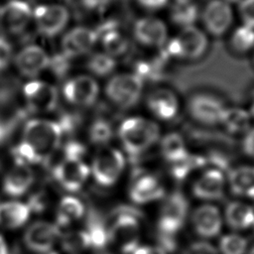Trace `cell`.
I'll use <instances>...</instances> for the list:
<instances>
[{
  "mask_svg": "<svg viewBox=\"0 0 254 254\" xmlns=\"http://www.w3.org/2000/svg\"><path fill=\"white\" fill-rule=\"evenodd\" d=\"M253 225H254V224H253Z\"/></svg>",
  "mask_w": 254,
  "mask_h": 254,
  "instance_id": "obj_58",
  "label": "cell"
},
{
  "mask_svg": "<svg viewBox=\"0 0 254 254\" xmlns=\"http://www.w3.org/2000/svg\"><path fill=\"white\" fill-rule=\"evenodd\" d=\"M243 150L246 155L254 159V127L250 128L243 140Z\"/></svg>",
  "mask_w": 254,
  "mask_h": 254,
  "instance_id": "obj_46",
  "label": "cell"
},
{
  "mask_svg": "<svg viewBox=\"0 0 254 254\" xmlns=\"http://www.w3.org/2000/svg\"><path fill=\"white\" fill-rule=\"evenodd\" d=\"M24 112L21 110L12 113H0V145L3 144L12 134L20 120L23 118Z\"/></svg>",
  "mask_w": 254,
  "mask_h": 254,
  "instance_id": "obj_39",
  "label": "cell"
},
{
  "mask_svg": "<svg viewBox=\"0 0 254 254\" xmlns=\"http://www.w3.org/2000/svg\"><path fill=\"white\" fill-rule=\"evenodd\" d=\"M31 208L28 203L20 201H7L0 203V226L17 228L29 218Z\"/></svg>",
  "mask_w": 254,
  "mask_h": 254,
  "instance_id": "obj_26",
  "label": "cell"
},
{
  "mask_svg": "<svg viewBox=\"0 0 254 254\" xmlns=\"http://www.w3.org/2000/svg\"><path fill=\"white\" fill-rule=\"evenodd\" d=\"M0 254H8V249L4 238L0 235Z\"/></svg>",
  "mask_w": 254,
  "mask_h": 254,
  "instance_id": "obj_50",
  "label": "cell"
},
{
  "mask_svg": "<svg viewBox=\"0 0 254 254\" xmlns=\"http://www.w3.org/2000/svg\"><path fill=\"white\" fill-rule=\"evenodd\" d=\"M84 154L85 148L77 142H69L64 147V158L82 160Z\"/></svg>",
  "mask_w": 254,
  "mask_h": 254,
  "instance_id": "obj_45",
  "label": "cell"
},
{
  "mask_svg": "<svg viewBox=\"0 0 254 254\" xmlns=\"http://www.w3.org/2000/svg\"><path fill=\"white\" fill-rule=\"evenodd\" d=\"M64 134V129L59 122L32 119L23 130V140L37 155L39 162H47L59 148Z\"/></svg>",
  "mask_w": 254,
  "mask_h": 254,
  "instance_id": "obj_1",
  "label": "cell"
},
{
  "mask_svg": "<svg viewBox=\"0 0 254 254\" xmlns=\"http://www.w3.org/2000/svg\"><path fill=\"white\" fill-rule=\"evenodd\" d=\"M86 232L88 233L91 247L96 250H101L106 247L108 243V230L99 216L94 212L89 214Z\"/></svg>",
  "mask_w": 254,
  "mask_h": 254,
  "instance_id": "obj_33",
  "label": "cell"
},
{
  "mask_svg": "<svg viewBox=\"0 0 254 254\" xmlns=\"http://www.w3.org/2000/svg\"><path fill=\"white\" fill-rule=\"evenodd\" d=\"M27 107L32 112H50L59 101L58 89L51 83L33 79L23 86Z\"/></svg>",
  "mask_w": 254,
  "mask_h": 254,
  "instance_id": "obj_11",
  "label": "cell"
},
{
  "mask_svg": "<svg viewBox=\"0 0 254 254\" xmlns=\"http://www.w3.org/2000/svg\"><path fill=\"white\" fill-rule=\"evenodd\" d=\"M249 254H254V247L250 250V252H249Z\"/></svg>",
  "mask_w": 254,
  "mask_h": 254,
  "instance_id": "obj_54",
  "label": "cell"
},
{
  "mask_svg": "<svg viewBox=\"0 0 254 254\" xmlns=\"http://www.w3.org/2000/svg\"><path fill=\"white\" fill-rule=\"evenodd\" d=\"M251 116L249 111H246L240 107H226L220 124L230 133H242L247 132L250 129Z\"/></svg>",
  "mask_w": 254,
  "mask_h": 254,
  "instance_id": "obj_28",
  "label": "cell"
},
{
  "mask_svg": "<svg viewBox=\"0 0 254 254\" xmlns=\"http://www.w3.org/2000/svg\"><path fill=\"white\" fill-rule=\"evenodd\" d=\"M125 160L120 151L113 147L102 146L95 154L92 162V174L101 186H112L120 177Z\"/></svg>",
  "mask_w": 254,
  "mask_h": 254,
  "instance_id": "obj_8",
  "label": "cell"
},
{
  "mask_svg": "<svg viewBox=\"0 0 254 254\" xmlns=\"http://www.w3.org/2000/svg\"><path fill=\"white\" fill-rule=\"evenodd\" d=\"M34 182V173L29 165L15 163L3 181L4 191L12 196L25 193Z\"/></svg>",
  "mask_w": 254,
  "mask_h": 254,
  "instance_id": "obj_23",
  "label": "cell"
},
{
  "mask_svg": "<svg viewBox=\"0 0 254 254\" xmlns=\"http://www.w3.org/2000/svg\"><path fill=\"white\" fill-rule=\"evenodd\" d=\"M164 187L153 175L139 176L130 189V197L136 203H148L164 196Z\"/></svg>",
  "mask_w": 254,
  "mask_h": 254,
  "instance_id": "obj_22",
  "label": "cell"
},
{
  "mask_svg": "<svg viewBox=\"0 0 254 254\" xmlns=\"http://www.w3.org/2000/svg\"><path fill=\"white\" fill-rule=\"evenodd\" d=\"M208 46L206 33L195 26H190L181 29L178 35L169 39L161 49V55L166 60L194 62L204 57Z\"/></svg>",
  "mask_w": 254,
  "mask_h": 254,
  "instance_id": "obj_2",
  "label": "cell"
},
{
  "mask_svg": "<svg viewBox=\"0 0 254 254\" xmlns=\"http://www.w3.org/2000/svg\"><path fill=\"white\" fill-rule=\"evenodd\" d=\"M184 254H218L217 250L207 242H195L190 244Z\"/></svg>",
  "mask_w": 254,
  "mask_h": 254,
  "instance_id": "obj_44",
  "label": "cell"
},
{
  "mask_svg": "<svg viewBox=\"0 0 254 254\" xmlns=\"http://www.w3.org/2000/svg\"><path fill=\"white\" fill-rule=\"evenodd\" d=\"M90 170L82 160L64 158L54 169V177L68 191L78 190L89 176Z\"/></svg>",
  "mask_w": 254,
  "mask_h": 254,
  "instance_id": "obj_14",
  "label": "cell"
},
{
  "mask_svg": "<svg viewBox=\"0 0 254 254\" xmlns=\"http://www.w3.org/2000/svg\"><path fill=\"white\" fill-rule=\"evenodd\" d=\"M205 33L219 38L224 36L233 25L234 13L226 0H209L199 14Z\"/></svg>",
  "mask_w": 254,
  "mask_h": 254,
  "instance_id": "obj_9",
  "label": "cell"
},
{
  "mask_svg": "<svg viewBox=\"0 0 254 254\" xmlns=\"http://www.w3.org/2000/svg\"><path fill=\"white\" fill-rule=\"evenodd\" d=\"M225 179L217 169L205 171L193 184L192 194L203 200H215L223 196Z\"/></svg>",
  "mask_w": 254,
  "mask_h": 254,
  "instance_id": "obj_21",
  "label": "cell"
},
{
  "mask_svg": "<svg viewBox=\"0 0 254 254\" xmlns=\"http://www.w3.org/2000/svg\"><path fill=\"white\" fill-rule=\"evenodd\" d=\"M194 231L203 238L216 236L222 226V219L218 208L212 204H202L192 213Z\"/></svg>",
  "mask_w": 254,
  "mask_h": 254,
  "instance_id": "obj_20",
  "label": "cell"
},
{
  "mask_svg": "<svg viewBox=\"0 0 254 254\" xmlns=\"http://www.w3.org/2000/svg\"><path fill=\"white\" fill-rule=\"evenodd\" d=\"M96 31L104 49V53L115 59L116 57L123 56L127 52L129 42L125 36L116 29L114 23L108 22Z\"/></svg>",
  "mask_w": 254,
  "mask_h": 254,
  "instance_id": "obj_24",
  "label": "cell"
},
{
  "mask_svg": "<svg viewBox=\"0 0 254 254\" xmlns=\"http://www.w3.org/2000/svg\"><path fill=\"white\" fill-rule=\"evenodd\" d=\"M146 104L148 109L160 120L174 119L180 109V101L176 92L169 87H158L150 91Z\"/></svg>",
  "mask_w": 254,
  "mask_h": 254,
  "instance_id": "obj_17",
  "label": "cell"
},
{
  "mask_svg": "<svg viewBox=\"0 0 254 254\" xmlns=\"http://www.w3.org/2000/svg\"><path fill=\"white\" fill-rule=\"evenodd\" d=\"M138 3L148 10H160L164 8L169 0H137Z\"/></svg>",
  "mask_w": 254,
  "mask_h": 254,
  "instance_id": "obj_47",
  "label": "cell"
},
{
  "mask_svg": "<svg viewBox=\"0 0 254 254\" xmlns=\"http://www.w3.org/2000/svg\"><path fill=\"white\" fill-rule=\"evenodd\" d=\"M33 18V10L23 0H11L0 8V28L9 34H20Z\"/></svg>",
  "mask_w": 254,
  "mask_h": 254,
  "instance_id": "obj_15",
  "label": "cell"
},
{
  "mask_svg": "<svg viewBox=\"0 0 254 254\" xmlns=\"http://www.w3.org/2000/svg\"><path fill=\"white\" fill-rule=\"evenodd\" d=\"M38 31L46 37H55L67 25L69 13L67 9L60 4H42L33 10Z\"/></svg>",
  "mask_w": 254,
  "mask_h": 254,
  "instance_id": "obj_10",
  "label": "cell"
},
{
  "mask_svg": "<svg viewBox=\"0 0 254 254\" xmlns=\"http://www.w3.org/2000/svg\"><path fill=\"white\" fill-rule=\"evenodd\" d=\"M226 107L220 96L209 91H197L188 100L189 114L193 120L203 125L220 124Z\"/></svg>",
  "mask_w": 254,
  "mask_h": 254,
  "instance_id": "obj_7",
  "label": "cell"
},
{
  "mask_svg": "<svg viewBox=\"0 0 254 254\" xmlns=\"http://www.w3.org/2000/svg\"><path fill=\"white\" fill-rule=\"evenodd\" d=\"M84 213L83 203L76 197L73 196H64L62 198L57 214L58 227L66 226L74 220L79 219Z\"/></svg>",
  "mask_w": 254,
  "mask_h": 254,
  "instance_id": "obj_30",
  "label": "cell"
},
{
  "mask_svg": "<svg viewBox=\"0 0 254 254\" xmlns=\"http://www.w3.org/2000/svg\"><path fill=\"white\" fill-rule=\"evenodd\" d=\"M70 66V59L67 58L63 53L55 55L50 58V64L48 68H50L53 73L58 77H63L66 74Z\"/></svg>",
  "mask_w": 254,
  "mask_h": 254,
  "instance_id": "obj_41",
  "label": "cell"
},
{
  "mask_svg": "<svg viewBox=\"0 0 254 254\" xmlns=\"http://www.w3.org/2000/svg\"><path fill=\"white\" fill-rule=\"evenodd\" d=\"M82 4L88 9H100L111 0H81Z\"/></svg>",
  "mask_w": 254,
  "mask_h": 254,
  "instance_id": "obj_49",
  "label": "cell"
},
{
  "mask_svg": "<svg viewBox=\"0 0 254 254\" xmlns=\"http://www.w3.org/2000/svg\"><path fill=\"white\" fill-rule=\"evenodd\" d=\"M112 137V127L109 121L104 119L95 120L89 129L90 140L99 145H104Z\"/></svg>",
  "mask_w": 254,
  "mask_h": 254,
  "instance_id": "obj_38",
  "label": "cell"
},
{
  "mask_svg": "<svg viewBox=\"0 0 254 254\" xmlns=\"http://www.w3.org/2000/svg\"><path fill=\"white\" fill-rule=\"evenodd\" d=\"M105 248H106V247H105ZM105 248H103V249H101V250H97V251H98V254H111L110 252L106 251Z\"/></svg>",
  "mask_w": 254,
  "mask_h": 254,
  "instance_id": "obj_53",
  "label": "cell"
},
{
  "mask_svg": "<svg viewBox=\"0 0 254 254\" xmlns=\"http://www.w3.org/2000/svg\"><path fill=\"white\" fill-rule=\"evenodd\" d=\"M249 113H250L251 118H254V99H252V105H251V107H250Z\"/></svg>",
  "mask_w": 254,
  "mask_h": 254,
  "instance_id": "obj_52",
  "label": "cell"
},
{
  "mask_svg": "<svg viewBox=\"0 0 254 254\" xmlns=\"http://www.w3.org/2000/svg\"><path fill=\"white\" fill-rule=\"evenodd\" d=\"M133 34L138 43L149 48L162 49L169 40L167 24L155 16L138 19L134 24Z\"/></svg>",
  "mask_w": 254,
  "mask_h": 254,
  "instance_id": "obj_13",
  "label": "cell"
},
{
  "mask_svg": "<svg viewBox=\"0 0 254 254\" xmlns=\"http://www.w3.org/2000/svg\"><path fill=\"white\" fill-rule=\"evenodd\" d=\"M59 237L60 229L57 225L47 221H36L27 228L24 234V242L33 251L48 253Z\"/></svg>",
  "mask_w": 254,
  "mask_h": 254,
  "instance_id": "obj_16",
  "label": "cell"
},
{
  "mask_svg": "<svg viewBox=\"0 0 254 254\" xmlns=\"http://www.w3.org/2000/svg\"><path fill=\"white\" fill-rule=\"evenodd\" d=\"M63 248L71 254L79 253L91 247L90 239L86 230L71 231L64 235L62 239Z\"/></svg>",
  "mask_w": 254,
  "mask_h": 254,
  "instance_id": "obj_35",
  "label": "cell"
},
{
  "mask_svg": "<svg viewBox=\"0 0 254 254\" xmlns=\"http://www.w3.org/2000/svg\"><path fill=\"white\" fill-rule=\"evenodd\" d=\"M228 183L234 194L254 198V167L241 166L231 170Z\"/></svg>",
  "mask_w": 254,
  "mask_h": 254,
  "instance_id": "obj_25",
  "label": "cell"
},
{
  "mask_svg": "<svg viewBox=\"0 0 254 254\" xmlns=\"http://www.w3.org/2000/svg\"><path fill=\"white\" fill-rule=\"evenodd\" d=\"M238 14L243 25L254 29V0H240Z\"/></svg>",
  "mask_w": 254,
  "mask_h": 254,
  "instance_id": "obj_42",
  "label": "cell"
},
{
  "mask_svg": "<svg viewBox=\"0 0 254 254\" xmlns=\"http://www.w3.org/2000/svg\"><path fill=\"white\" fill-rule=\"evenodd\" d=\"M98 33L86 27H75L69 30L62 40V53L72 59L88 53L98 41Z\"/></svg>",
  "mask_w": 254,
  "mask_h": 254,
  "instance_id": "obj_19",
  "label": "cell"
},
{
  "mask_svg": "<svg viewBox=\"0 0 254 254\" xmlns=\"http://www.w3.org/2000/svg\"><path fill=\"white\" fill-rule=\"evenodd\" d=\"M252 99H254V89H253V91H252Z\"/></svg>",
  "mask_w": 254,
  "mask_h": 254,
  "instance_id": "obj_56",
  "label": "cell"
},
{
  "mask_svg": "<svg viewBox=\"0 0 254 254\" xmlns=\"http://www.w3.org/2000/svg\"><path fill=\"white\" fill-rule=\"evenodd\" d=\"M225 220L235 230H243L254 224V209L241 201H232L225 208Z\"/></svg>",
  "mask_w": 254,
  "mask_h": 254,
  "instance_id": "obj_27",
  "label": "cell"
},
{
  "mask_svg": "<svg viewBox=\"0 0 254 254\" xmlns=\"http://www.w3.org/2000/svg\"><path fill=\"white\" fill-rule=\"evenodd\" d=\"M204 162L205 160L203 157L189 153L183 160L171 165L172 174L176 179L183 180L191 171L201 167L204 164Z\"/></svg>",
  "mask_w": 254,
  "mask_h": 254,
  "instance_id": "obj_36",
  "label": "cell"
},
{
  "mask_svg": "<svg viewBox=\"0 0 254 254\" xmlns=\"http://www.w3.org/2000/svg\"><path fill=\"white\" fill-rule=\"evenodd\" d=\"M132 254H166L165 250L157 246H139Z\"/></svg>",
  "mask_w": 254,
  "mask_h": 254,
  "instance_id": "obj_48",
  "label": "cell"
},
{
  "mask_svg": "<svg viewBox=\"0 0 254 254\" xmlns=\"http://www.w3.org/2000/svg\"><path fill=\"white\" fill-rule=\"evenodd\" d=\"M14 63L22 75L32 78L48 68L50 56L43 48L37 45H29L15 56Z\"/></svg>",
  "mask_w": 254,
  "mask_h": 254,
  "instance_id": "obj_18",
  "label": "cell"
},
{
  "mask_svg": "<svg viewBox=\"0 0 254 254\" xmlns=\"http://www.w3.org/2000/svg\"><path fill=\"white\" fill-rule=\"evenodd\" d=\"M161 153L171 165L183 160L189 154L183 137L178 133H169L162 139Z\"/></svg>",
  "mask_w": 254,
  "mask_h": 254,
  "instance_id": "obj_29",
  "label": "cell"
},
{
  "mask_svg": "<svg viewBox=\"0 0 254 254\" xmlns=\"http://www.w3.org/2000/svg\"><path fill=\"white\" fill-rule=\"evenodd\" d=\"M247 240L238 234H227L220 238L219 251L221 254H245Z\"/></svg>",
  "mask_w": 254,
  "mask_h": 254,
  "instance_id": "obj_37",
  "label": "cell"
},
{
  "mask_svg": "<svg viewBox=\"0 0 254 254\" xmlns=\"http://www.w3.org/2000/svg\"><path fill=\"white\" fill-rule=\"evenodd\" d=\"M12 47L3 37H0V73L8 66L12 60Z\"/></svg>",
  "mask_w": 254,
  "mask_h": 254,
  "instance_id": "obj_43",
  "label": "cell"
},
{
  "mask_svg": "<svg viewBox=\"0 0 254 254\" xmlns=\"http://www.w3.org/2000/svg\"><path fill=\"white\" fill-rule=\"evenodd\" d=\"M200 11L194 2L177 4L174 3L170 11V19L172 23L181 29L194 26L199 18Z\"/></svg>",
  "mask_w": 254,
  "mask_h": 254,
  "instance_id": "obj_31",
  "label": "cell"
},
{
  "mask_svg": "<svg viewBox=\"0 0 254 254\" xmlns=\"http://www.w3.org/2000/svg\"><path fill=\"white\" fill-rule=\"evenodd\" d=\"M229 48L237 55H244L254 50V29L246 25L235 28L229 38Z\"/></svg>",
  "mask_w": 254,
  "mask_h": 254,
  "instance_id": "obj_32",
  "label": "cell"
},
{
  "mask_svg": "<svg viewBox=\"0 0 254 254\" xmlns=\"http://www.w3.org/2000/svg\"><path fill=\"white\" fill-rule=\"evenodd\" d=\"M144 81L133 73H119L112 76L106 86V96L116 106L128 109L135 106L143 90Z\"/></svg>",
  "mask_w": 254,
  "mask_h": 254,
  "instance_id": "obj_5",
  "label": "cell"
},
{
  "mask_svg": "<svg viewBox=\"0 0 254 254\" xmlns=\"http://www.w3.org/2000/svg\"><path fill=\"white\" fill-rule=\"evenodd\" d=\"M13 156L15 159V163L19 164H37L40 163L37 155L35 154L34 150L24 141L20 142L14 149H13Z\"/></svg>",
  "mask_w": 254,
  "mask_h": 254,
  "instance_id": "obj_40",
  "label": "cell"
},
{
  "mask_svg": "<svg viewBox=\"0 0 254 254\" xmlns=\"http://www.w3.org/2000/svg\"><path fill=\"white\" fill-rule=\"evenodd\" d=\"M253 63H254V56H253Z\"/></svg>",
  "mask_w": 254,
  "mask_h": 254,
  "instance_id": "obj_57",
  "label": "cell"
},
{
  "mask_svg": "<svg viewBox=\"0 0 254 254\" xmlns=\"http://www.w3.org/2000/svg\"><path fill=\"white\" fill-rule=\"evenodd\" d=\"M108 230V243L122 254H132L139 247L140 224L132 211L117 215Z\"/></svg>",
  "mask_w": 254,
  "mask_h": 254,
  "instance_id": "obj_4",
  "label": "cell"
},
{
  "mask_svg": "<svg viewBox=\"0 0 254 254\" xmlns=\"http://www.w3.org/2000/svg\"><path fill=\"white\" fill-rule=\"evenodd\" d=\"M99 86L89 75H76L68 78L63 85V94L67 102L76 106L92 105L97 99Z\"/></svg>",
  "mask_w": 254,
  "mask_h": 254,
  "instance_id": "obj_12",
  "label": "cell"
},
{
  "mask_svg": "<svg viewBox=\"0 0 254 254\" xmlns=\"http://www.w3.org/2000/svg\"><path fill=\"white\" fill-rule=\"evenodd\" d=\"M116 66V61L106 53H95L87 61V68L97 76H105L111 73Z\"/></svg>",
  "mask_w": 254,
  "mask_h": 254,
  "instance_id": "obj_34",
  "label": "cell"
},
{
  "mask_svg": "<svg viewBox=\"0 0 254 254\" xmlns=\"http://www.w3.org/2000/svg\"><path fill=\"white\" fill-rule=\"evenodd\" d=\"M119 138L130 156L139 155L148 150L159 138V126L143 117H129L119 126Z\"/></svg>",
  "mask_w": 254,
  "mask_h": 254,
  "instance_id": "obj_3",
  "label": "cell"
},
{
  "mask_svg": "<svg viewBox=\"0 0 254 254\" xmlns=\"http://www.w3.org/2000/svg\"><path fill=\"white\" fill-rule=\"evenodd\" d=\"M45 254H57L56 252H48V253H45Z\"/></svg>",
  "mask_w": 254,
  "mask_h": 254,
  "instance_id": "obj_55",
  "label": "cell"
},
{
  "mask_svg": "<svg viewBox=\"0 0 254 254\" xmlns=\"http://www.w3.org/2000/svg\"><path fill=\"white\" fill-rule=\"evenodd\" d=\"M194 0H174V3L177 4H185V3H190V2H193Z\"/></svg>",
  "mask_w": 254,
  "mask_h": 254,
  "instance_id": "obj_51",
  "label": "cell"
},
{
  "mask_svg": "<svg viewBox=\"0 0 254 254\" xmlns=\"http://www.w3.org/2000/svg\"><path fill=\"white\" fill-rule=\"evenodd\" d=\"M188 208L187 198L181 192H175L165 200L158 220V230L166 244L183 228Z\"/></svg>",
  "mask_w": 254,
  "mask_h": 254,
  "instance_id": "obj_6",
  "label": "cell"
}]
</instances>
